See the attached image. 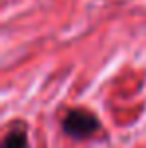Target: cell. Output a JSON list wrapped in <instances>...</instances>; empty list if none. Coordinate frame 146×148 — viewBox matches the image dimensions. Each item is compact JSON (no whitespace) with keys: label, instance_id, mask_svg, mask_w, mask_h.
<instances>
[{"label":"cell","instance_id":"6da1fadb","mask_svg":"<svg viewBox=\"0 0 146 148\" xmlns=\"http://www.w3.org/2000/svg\"><path fill=\"white\" fill-rule=\"evenodd\" d=\"M98 118L90 114L88 110H70L62 122V128L66 134L74 138H88L98 130Z\"/></svg>","mask_w":146,"mask_h":148},{"label":"cell","instance_id":"7a4b0ae2","mask_svg":"<svg viewBox=\"0 0 146 148\" xmlns=\"http://www.w3.org/2000/svg\"><path fill=\"white\" fill-rule=\"evenodd\" d=\"M4 148H26V134L22 130H12L4 138Z\"/></svg>","mask_w":146,"mask_h":148}]
</instances>
